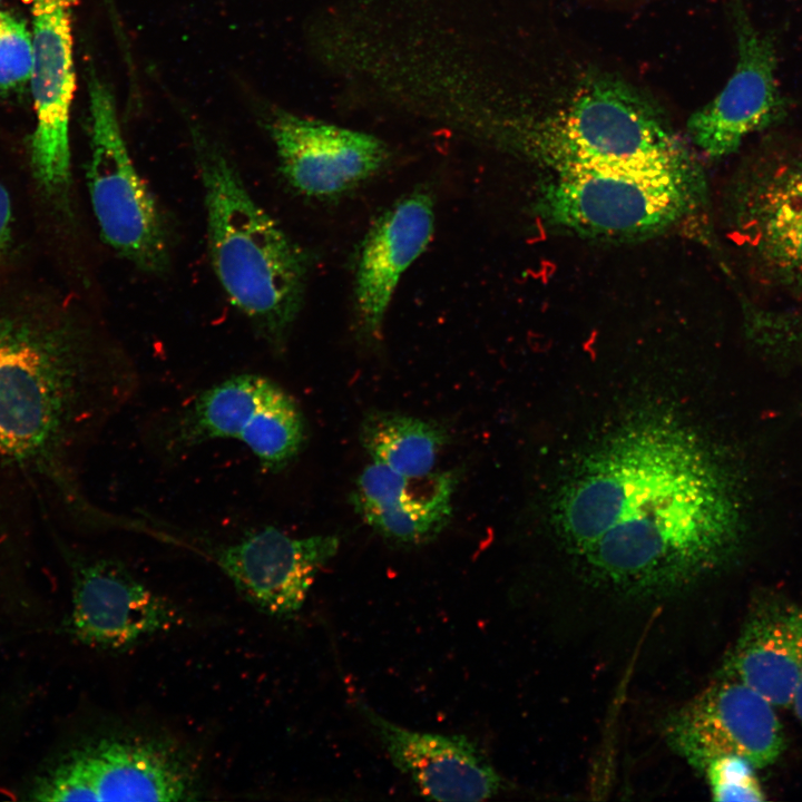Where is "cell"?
<instances>
[{"mask_svg": "<svg viewBox=\"0 0 802 802\" xmlns=\"http://www.w3.org/2000/svg\"><path fill=\"white\" fill-rule=\"evenodd\" d=\"M203 793L195 755L180 742L137 730L104 731L78 741L31 786L32 800L192 801Z\"/></svg>", "mask_w": 802, "mask_h": 802, "instance_id": "6", "label": "cell"}, {"mask_svg": "<svg viewBox=\"0 0 802 802\" xmlns=\"http://www.w3.org/2000/svg\"><path fill=\"white\" fill-rule=\"evenodd\" d=\"M595 1H597V0H595ZM598 1H599V2H604V3H607V4H615V6H624V7H626V6H634V4L643 3V2H646V1H648V0H598Z\"/></svg>", "mask_w": 802, "mask_h": 802, "instance_id": "26", "label": "cell"}, {"mask_svg": "<svg viewBox=\"0 0 802 802\" xmlns=\"http://www.w3.org/2000/svg\"><path fill=\"white\" fill-rule=\"evenodd\" d=\"M725 9L735 45L733 71L685 125L689 144L711 159L736 153L749 135L777 125L790 109L777 81L774 37L756 26L745 0H725Z\"/></svg>", "mask_w": 802, "mask_h": 802, "instance_id": "10", "label": "cell"}, {"mask_svg": "<svg viewBox=\"0 0 802 802\" xmlns=\"http://www.w3.org/2000/svg\"><path fill=\"white\" fill-rule=\"evenodd\" d=\"M32 67V33L22 19L0 10V90L30 81Z\"/></svg>", "mask_w": 802, "mask_h": 802, "instance_id": "21", "label": "cell"}, {"mask_svg": "<svg viewBox=\"0 0 802 802\" xmlns=\"http://www.w3.org/2000/svg\"><path fill=\"white\" fill-rule=\"evenodd\" d=\"M104 1L106 3L108 12L110 14V19L113 21V26L115 28L116 36L124 35L123 27L120 25V19H119L118 11H117V7L115 6V0H104Z\"/></svg>", "mask_w": 802, "mask_h": 802, "instance_id": "25", "label": "cell"}, {"mask_svg": "<svg viewBox=\"0 0 802 802\" xmlns=\"http://www.w3.org/2000/svg\"><path fill=\"white\" fill-rule=\"evenodd\" d=\"M498 18L427 56L418 76L427 115L550 174L692 150L652 91L591 52L547 1Z\"/></svg>", "mask_w": 802, "mask_h": 802, "instance_id": "1", "label": "cell"}, {"mask_svg": "<svg viewBox=\"0 0 802 802\" xmlns=\"http://www.w3.org/2000/svg\"><path fill=\"white\" fill-rule=\"evenodd\" d=\"M33 67L31 90L36 129L31 163L50 192L70 183L69 117L75 91L71 14L74 0H30Z\"/></svg>", "mask_w": 802, "mask_h": 802, "instance_id": "14", "label": "cell"}, {"mask_svg": "<svg viewBox=\"0 0 802 802\" xmlns=\"http://www.w3.org/2000/svg\"><path fill=\"white\" fill-rule=\"evenodd\" d=\"M665 732L668 744L701 771L723 755L742 756L762 769L785 747L775 706L745 684L721 676L672 715Z\"/></svg>", "mask_w": 802, "mask_h": 802, "instance_id": "12", "label": "cell"}, {"mask_svg": "<svg viewBox=\"0 0 802 802\" xmlns=\"http://www.w3.org/2000/svg\"><path fill=\"white\" fill-rule=\"evenodd\" d=\"M448 440L434 421L391 411H372L360 427V441L372 462L408 477L434 471Z\"/></svg>", "mask_w": 802, "mask_h": 802, "instance_id": "20", "label": "cell"}, {"mask_svg": "<svg viewBox=\"0 0 802 802\" xmlns=\"http://www.w3.org/2000/svg\"><path fill=\"white\" fill-rule=\"evenodd\" d=\"M117 385L74 332L0 322V547L39 527L114 525L85 495L80 459Z\"/></svg>", "mask_w": 802, "mask_h": 802, "instance_id": "3", "label": "cell"}, {"mask_svg": "<svg viewBox=\"0 0 802 802\" xmlns=\"http://www.w3.org/2000/svg\"><path fill=\"white\" fill-rule=\"evenodd\" d=\"M727 223L757 280L802 297V144L769 141L733 179Z\"/></svg>", "mask_w": 802, "mask_h": 802, "instance_id": "7", "label": "cell"}, {"mask_svg": "<svg viewBox=\"0 0 802 802\" xmlns=\"http://www.w3.org/2000/svg\"><path fill=\"white\" fill-rule=\"evenodd\" d=\"M360 714L393 765L420 794L438 801H483L503 782L483 751L466 735L417 732L400 726L362 701Z\"/></svg>", "mask_w": 802, "mask_h": 802, "instance_id": "17", "label": "cell"}, {"mask_svg": "<svg viewBox=\"0 0 802 802\" xmlns=\"http://www.w3.org/2000/svg\"><path fill=\"white\" fill-rule=\"evenodd\" d=\"M339 546L336 536L293 537L268 526L199 550L251 605L285 619L301 610L316 575Z\"/></svg>", "mask_w": 802, "mask_h": 802, "instance_id": "13", "label": "cell"}, {"mask_svg": "<svg viewBox=\"0 0 802 802\" xmlns=\"http://www.w3.org/2000/svg\"><path fill=\"white\" fill-rule=\"evenodd\" d=\"M59 544L71 577L69 632L81 644L124 652L180 623L177 607L119 561Z\"/></svg>", "mask_w": 802, "mask_h": 802, "instance_id": "11", "label": "cell"}, {"mask_svg": "<svg viewBox=\"0 0 802 802\" xmlns=\"http://www.w3.org/2000/svg\"><path fill=\"white\" fill-rule=\"evenodd\" d=\"M456 485L451 471L408 477L371 462L359 475L351 502L363 521L387 540L420 546L449 524Z\"/></svg>", "mask_w": 802, "mask_h": 802, "instance_id": "18", "label": "cell"}, {"mask_svg": "<svg viewBox=\"0 0 802 802\" xmlns=\"http://www.w3.org/2000/svg\"><path fill=\"white\" fill-rule=\"evenodd\" d=\"M802 673V606L764 599L752 607L727 653L721 677L753 688L775 707H790Z\"/></svg>", "mask_w": 802, "mask_h": 802, "instance_id": "19", "label": "cell"}, {"mask_svg": "<svg viewBox=\"0 0 802 802\" xmlns=\"http://www.w3.org/2000/svg\"><path fill=\"white\" fill-rule=\"evenodd\" d=\"M267 130L281 173L302 195L329 199L375 176L389 159L383 140L370 133L274 110Z\"/></svg>", "mask_w": 802, "mask_h": 802, "instance_id": "15", "label": "cell"}, {"mask_svg": "<svg viewBox=\"0 0 802 802\" xmlns=\"http://www.w3.org/2000/svg\"><path fill=\"white\" fill-rule=\"evenodd\" d=\"M1 1V0H0Z\"/></svg>", "mask_w": 802, "mask_h": 802, "instance_id": "27", "label": "cell"}, {"mask_svg": "<svg viewBox=\"0 0 802 802\" xmlns=\"http://www.w3.org/2000/svg\"><path fill=\"white\" fill-rule=\"evenodd\" d=\"M756 767L737 755L712 760L703 770L714 801H764Z\"/></svg>", "mask_w": 802, "mask_h": 802, "instance_id": "22", "label": "cell"}, {"mask_svg": "<svg viewBox=\"0 0 802 802\" xmlns=\"http://www.w3.org/2000/svg\"><path fill=\"white\" fill-rule=\"evenodd\" d=\"M790 707L794 710L796 717L802 724V673L794 688Z\"/></svg>", "mask_w": 802, "mask_h": 802, "instance_id": "24", "label": "cell"}, {"mask_svg": "<svg viewBox=\"0 0 802 802\" xmlns=\"http://www.w3.org/2000/svg\"><path fill=\"white\" fill-rule=\"evenodd\" d=\"M550 517L588 579L634 597L688 587L731 557L742 532L728 467L664 410L634 413L589 446L558 485Z\"/></svg>", "mask_w": 802, "mask_h": 802, "instance_id": "2", "label": "cell"}, {"mask_svg": "<svg viewBox=\"0 0 802 802\" xmlns=\"http://www.w3.org/2000/svg\"><path fill=\"white\" fill-rule=\"evenodd\" d=\"M433 229V197L427 189H415L389 206L366 231L358 250L353 284L356 331L365 342L381 340L399 281L426 251Z\"/></svg>", "mask_w": 802, "mask_h": 802, "instance_id": "16", "label": "cell"}, {"mask_svg": "<svg viewBox=\"0 0 802 802\" xmlns=\"http://www.w3.org/2000/svg\"><path fill=\"white\" fill-rule=\"evenodd\" d=\"M192 137L216 277L231 304L278 351L301 311L310 257L253 198L223 148L197 127Z\"/></svg>", "mask_w": 802, "mask_h": 802, "instance_id": "4", "label": "cell"}, {"mask_svg": "<svg viewBox=\"0 0 802 802\" xmlns=\"http://www.w3.org/2000/svg\"><path fill=\"white\" fill-rule=\"evenodd\" d=\"M159 439L174 453L214 440H235L266 471L278 472L301 452L306 427L296 401L281 385L243 373L203 390L172 413Z\"/></svg>", "mask_w": 802, "mask_h": 802, "instance_id": "8", "label": "cell"}, {"mask_svg": "<svg viewBox=\"0 0 802 802\" xmlns=\"http://www.w3.org/2000/svg\"><path fill=\"white\" fill-rule=\"evenodd\" d=\"M88 91L91 118L88 186L100 234L134 266L160 274L169 264L166 223L130 157L114 96L92 70Z\"/></svg>", "mask_w": 802, "mask_h": 802, "instance_id": "9", "label": "cell"}, {"mask_svg": "<svg viewBox=\"0 0 802 802\" xmlns=\"http://www.w3.org/2000/svg\"><path fill=\"white\" fill-rule=\"evenodd\" d=\"M11 200L7 189L0 184V258L4 254L11 235Z\"/></svg>", "mask_w": 802, "mask_h": 802, "instance_id": "23", "label": "cell"}, {"mask_svg": "<svg viewBox=\"0 0 802 802\" xmlns=\"http://www.w3.org/2000/svg\"><path fill=\"white\" fill-rule=\"evenodd\" d=\"M706 203V180L691 151L644 163L550 174L535 211L559 232L636 241L666 232Z\"/></svg>", "mask_w": 802, "mask_h": 802, "instance_id": "5", "label": "cell"}]
</instances>
